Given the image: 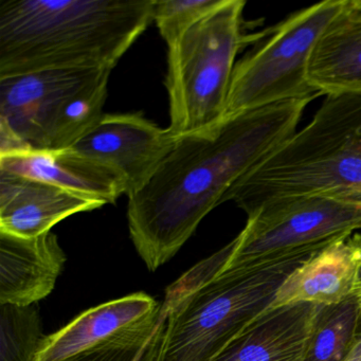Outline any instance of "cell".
<instances>
[{"instance_id": "1", "label": "cell", "mask_w": 361, "mask_h": 361, "mask_svg": "<svg viewBox=\"0 0 361 361\" xmlns=\"http://www.w3.org/2000/svg\"><path fill=\"white\" fill-rule=\"evenodd\" d=\"M314 99L245 111L176 139L149 181L128 195L130 238L149 271L170 261L238 181L297 130Z\"/></svg>"}, {"instance_id": "2", "label": "cell", "mask_w": 361, "mask_h": 361, "mask_svg": "<svg viewBox=\"0 0 361 361\" xmlns=\"http://www.w3.org/2000/svg\"><path fill=\"white\" fill-rule=\"evenodd\" d=\"M155 0H1L0 79L111 69L154 22Z\"/></svg>"}, {"instance_id": "3", "label": "cell", "mask_w": 361, "mask_h": 361, "mask_svg": "<svg viewBox=\"0 0 361 361\" xmlns=\"http://www.w3.org/2000/svg\"><path fill=\"white\" fill-rule=\"evenodd\" d=\"M316 253L219 270L216 255L166 290L160 321L140 361H211L266 312L287 276Z\"/></svg>"}, {"instance_id": "4", "label": "cell", "mask_w": 361, "mask_h": 361, "mask_svg": "<svg viewBox=\"0 0 361 361\" xmlns=\"http://www.w3.org/2000/svg\"><path fill=\"white\" fill-rule=\"evenodd\" d=\"M361 191V94H329L295 130L229 192L247 216L280 200Z\"/></svg>"}, {"instance_id": "5", "label": "cell", "mask_w": 361, "mask_h": 361, "mask_svg": "<svg viewBox=\"0 0 361 361\" xmlns=\"http://www.w3.org/2000/svg\"><path fill=\"white\" fill-rule=\"evenodd\" d=\"M244 0H219L168 47L169 130L175 138L225 118L235 59L244 45Z\"/></svg>"}, {"instance_id": "6", "label": "cell", "mask_w": 361, "mask_h": 361, "mask_svg": "<svg viewBox=\"0 0 361 361\" xmlns=\"http://www.w3.org/2000/svg\"><path fill=\"white\" fill-rule=\"evenodd\" d=\"M361 230V191L280 200L247 216L221 270L251 268L317 253Z\"/></svg>"}, {"instance_id": "7", "label": "cell", "mask_w": 361, "mask_h": 361, "mask_svg": "<svg viewBox=\"0 0 361 361\" xmlns=\"http://www.w3.org/2000/svg\"><path fill=\"white\" fill-rule=\"evenodd\" d=\"M342 4L343 0H324L295 12L236 63L225 118L321 96L310 85L308 68L317 43Z\"/></svg>"}, {"instance_id": "8", "label": "cell", "mask_w": 361, "mask_h": 361, "mask_svg": "<svg viewBox=\"0 0 361 361\" xmlns=\"http://www.w3.org/2000/svg\"><path fill=\"white\" fill-rule=\"evenodd\" d=\"M104 69H54L0 79V155L50 149L65 101Z\"/></svg>"}, {"instance_id": "9", "label": "cell", "mask_w": 361, "mask_h": 361, "mask_svg": "<svg viewBox=\"0 0 361 361\" xmlns=\"http://www.w3.org/2000/svg\"><path fill=\"white\" fill-rule=\"evenodd\" d=\"M176 138L142 113L104 114L71 149L117 171L128 196L151 178L174 147Z\"/></svg>"}, {"instance_id": "10", "label": "cell", "mask_w": 361, "mask_h": 361, "mask_svg": "<svg viewBox=\"0 0 361 361\" xmlns=\"http://www.w3.org/2000/svg\"><path fill=\"white\" fill-rule=\"evenodd\" d=\"M160 305L151 295L136 293L90 308L46 336L35 361H75L140 326L159 312Z\"/></svg>"}, {"instance_id": "11", "label": "cell", "mask_w": 361, "mask_h": 361, "mask_svg": "<svg viewBox=\"0 0 361 361\" xmlns=\"http://www.w3.org/2000/svg\"><path fill=\"white\" fill-rule=\"evenodd\" d=\"M104 204L58 185L0 171V231L35 238L71 215Z\"/></svg>"}, {"instance_id": "12", "label": "cell", "mask_w": 361, "mask_h": 361, "mask_svg": "<svg viewBox=\"0 0 361 361\" xmlns=\"http://www.w3.org/2000/svg\"><path fill=\"white\" fill-rule=\"evenodd\" d=\"M0 171L58 185L63 189L115 204L128 187L111 166L73 149L26 151L0 155Z\"/></svg>"}, {"instance_id": "13", "label": "cell", "mask_w": 361, "mask_h": 361, "mask_svg": "<svg viewBox=\"0 0 361 361\" xmlns=\"http://www.w3.org/2000/svg\"><path fill=\"white\" fill-rule=\"evenodd\" d=\"M66 262L58 236L0 231V304L28 306L52 293Z\"/></svg>"}, {"instance_id": "14", "label": "cell", "mask_w": 361, "mask_h": 361, "mask_svg": "<svg viewBox=\"0 0 361 361\" xmlns=\"http://www.w3.org/2000/svg\"><path fill=\"white\" fill-rule=\"evenodd\" d=\"M361 265L359 233L317 252L293 270L266 310L300 303L334 305L355 295Z\"/></svg>"}, {"instance_id": "15", "label": "cell", "mask_w": 361, "mask_h": 361, "mask_svg": "<svg viewBox=\"0 0 361 361\" xmlns=\"http://www.w3.org/2000/svg\"><path fill=\"white\" fill-rule=\"evenodd\" d=\"M321 307L300 303L266 310L211 361H304Z\"/></svg>"}, {"instance_id": "16", "label": "cell", "mask_w": 361, "mask_h": 361, "mask_svg": "<svg viewBox=\"0 0 361 361\" xmlns=\"http://www.w3.org/2000/svg\"><path fill=\"white\" fill-rule=\"evenodd\" d=\"M308 79L320 94H361V0H343L312 52Z\"/></svg>"}, {"instance_id": "17", "label": "cell", "mask_w": 361, "mask_h": 361, "mask_svg": "<svg viewBox=\"0 0 361 361\" xmlns=\"http://www.w3.org/2000/svg\"><path fill=\"white\" fill-rule=\"evenodd\" d=\"M111 73V69H104L65 101L54 122L50 149H71L102 119Z\"/></svg>"}, {"instance_id": "18", "label": "cell", "mask_w": 361, "mask_h": 361, "mask_svg": "<svg viewBox=\"0 0 361 361\" xmlns=\"http://www.w3.org/2000/svg\"><path fill=\"white\" fill-rule=\"evenodd\" d=\"M361 325V306L356 295L334 305L322 306L304 361H343Z\"/></svg>"}, {"instance_id": "19", "label": "cell", "mask_w": 361, "mask_h": 361, "mask_svg": "<svg viewBox=\"0 0 361 361\" xmlns=\"http://www.w3.org/2000/svg\"><path fill=\"white\" fill-rule=\"evenodd\" d=\"M45 338L35 304H0V361H35Z\"/></svg>"}, {"instance_id": "20", "label": "cell", "mask_w": 361, "mask_h": 361, "mask_svg": "<svg viewBox=\"0 0 361 361\" xmlns=\"http://www.w3.org/2000/svg\"><path fill=\"white\" fill-rule=\"evenodd\" d=\"M219 3V0H155L154 22L169 47Z\"/></svg>"}, {"instance_id": "21", "label": "cell", "mask_w": 361, "mask_h": 361, "mask_svg": "<svg viewBox=\"0 0 361 361\" xmlns=\"http://www.w3.org/2000/svg\"><path fill=\"white\" fill-rule=\"evenodd\" d=\"M159 321L160 310L156 316L140 326L83 355L75 361H140L145 348L157 329Z\"/></svg>"}, {"instance_id": "22", "label": "cell", "mask_w": 361, "mask_h": 361, "mask_svg": "<svg viewBox=\"0 0 361 361\" xmlns=\"http://www.w3.org/2000/svg\"><path fill=\"white\" fill-rule=\"evenodd\" d=\"M343 361H361V326L350 352Z\"/></svg>"}, {"instance_id": "23", "label": "cell", "mask_w": 361, "mask_h": 361, "mask_svg": "<svg viewBox=\"0 0 361 361\" xmlns=\"http://www.w3.org/2000/svg\"><path fill=\"white\" fill-rule=\"evenodd\" d=\"M359 238H360L361 243V234L359 233ZM355 295L358 298L359 302H360L361 306V265L359 267L358 276H357L356 287H355ZM361 326V325H360Z\"/></svg>"}]
</instances>
